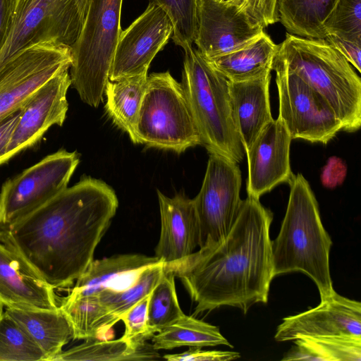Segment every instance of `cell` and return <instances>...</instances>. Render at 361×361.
I'll return each mask as SVG.
<instances>
[{
	"label": "cell",
	"mask_w": 361,
	"mask_h": 361,
	"mask_svg": "<svg viewBox=\"0 0 361 361\" xmlns=\"http://www.w3.org/2000/svg\"><path fill=\"white\" fill-rule=\"evenodd\" d=\"M157 196L161 233L155 257L170 267L182 262L199 247V224L193 199L182 194L169 197L159 190Z\"/></svg>",
	"instance_id": "obj_18"
},
{
	"label": "cell",
	"mask_w": 361,
	"mask_h": 361,
	"mask_svg": "<svg viewBox=\"0 0 361 361\" xmlns=\"http://www.w3.org/2000/svg\"><path fill=\"white\" fill-rule=\"evenodd\" d=\"M241 171L237 163L219 154H209L199 193L193 199L200 229L199 247L222 242L238 214Z\"/></svg>",
	"instance_id": "obj_11"
},
{
	"label": "cell",
	"mask_w": 361,
	"mask_h": 361,
	"mask_svg": "<svg viewBox=\"0 0 361 361\" xmlns=\"http://www.w3.org/2000/svg\"><path fill=\"white\" fill-rule=\"evenodd\" d=\"M182 86L190 104L203 145L239 163L244 149L231 106L228 80L192 45L184 47Z\"/></svg>",
	"instance_id": "obj_5"
},
{
	"label": "cell",
	"mask_w": 361,
	"mask_h": 361,
	"mask_svg": "<svg viewBox=\"0 0 361 361\" xmlns=\"http://www.w3.org/2000/svg\"><path fill=\"white\" fill-rule=\"evenodd\" d=\"M82 23L75 0H16L11 30L0 51V68L21 51L38 44L71 47Z\"/></svg>",
	"instance_id": "obj_8"
},
{
	"label": "cell",
	"mask_w": 361,
	"mask_h": 361,
	"mask_svg": "<svg viewBox=\"0 0 361 361\" xmlns=\"http://www.w3.org/2000/svg\"><path fill=\"white\" fill-rule=\"evenodd\" d=\"M140 144L177 153L201 145L182 84L169 71L147 75L137 125Z\"/></svg>",
	"instance_id": "obj_7"
},
{
	"label": "cell",
	"mask_w": 361,
	"mask_h": 361,
	"mask_svg": "<svg viewBox=\"0 0 361 361\" xmlns=\"http://www.w3.org/2000/svg\"><path fill=\"white\" fill-rule=\"evenodd\" d=\"M276 73L279 102L278 118L293 139L327 144L342 125L325 99L276 55Z\"/></svg>",
	"instance_id": "obj_9"
},
{
	"label": "cell",
	"mask_w": 361,
	"mask_h": 361,
	"mask_svg": "<svg viewBox=\"0 0 361 361\" xmlns=\"http://www.w3.org/2000/svg\"><path fill=\"white\" fill-rule=\"evenodd\" d=\"M71 85L69 69H64L42 85L21 108L8 144L4 163L33 146L53 125L61 126L66 117V94Z\"/></svg>",
	"instance_id": "obj_15"
},
{
	"label": "cell",
	"mask_w": 361,
	"mask_h": 361,
	"mask_svg": "<svg viewBox=\"0 0 361 361\" xmlns=\"http://www.w3.org/2000/svg\"><path fill=\"white\" fill-rule=\"evenodd\" d=\"M161 262L155 256L140 254L118 255L93 260L76 280L69 295H96L104 290H124L137 281L146 268Z\"/></svg>",
	"instance_id": "obj_21"
},
{
	"label": "cell",
	"mask_w": 361,
	"mask_h": 361,
	"mask_svg": "<svg viewBox=\"0 0 361 361\" xmlns=\"http://www.w3.org/2000/svg\"><path fill=\"white\" fill-rule=\"evenodd\" d=\"M324 27L326 35L361 40V0H338Z\"/></svg>",
	"instance_id": "obj_34"
},
{
	"label": "cell",
	"mask_w": 361,
	"mask_h": 361,
	"mask_svg": "<svg viewBox=\"0 0 361 361\" xmlns=\"http://www.w3.org/2000/svg\"><path fill=\"white\" fill-rule=\"evenodd\" d=\"M47 360L41 348L0 306V361Z\"/></svg>",
	"instance_id": "obj_30"
},
{
	"label": "cell",
	"mask_w": 361,
	"mask_h": 361,
	"mask_svg": "<svg viewBox=\"0 0 361 361\" xmlns=\"http://www.w3.org/2000/svg\"><path fill=\"white\" fill-rule=\"evenodd\" d=\"M21 108L8 114L0 121V165L4 164L6 148L16 123L20 116Z\"/></svg>",
	"instance_id": "obj_40"
},
{
	"label": "cell",
	"mask_w": 361,
	"mask_h": 361,
	"mask_svg": "<svg viewBox=\"0 0 361 361\" xmlns=\"http://www.w3.org/2000/svg\"><path fill=\"white\" fill-rule=\"evenodd\" d=\"M273 214L247 195L228 235L220 243L200 248L177 265L166 267L178 277L197 303L194 314L231 306L244 314L267 303L274 278Z\"/></svg>",
	"instance_id": "obj_2"
},
{
	"label": "cell",
	"mask_w": 361,
	"mask_h": 361,
	"mask_svg": "<svg viewBox=\"0 0 361 361\" xmlns=\"http://www.w3.org/2000/svg\"><path fill=\"white\" fill-rule=\"evenodd\" d=\"M173 32L169 15L159 6L149 1L145 11L121 30L109 80L147 74L152 61L166 45Z\"/></svg>",
	"instance_id": "obj_13"
},
{
	"label": "cell",
	"mask_w": 361,
	"mask_h": 361,
	"mask_svg": "<svg viewBox=\"0 0 361 361\" xmlns=\"http://www.w3.org/2000/svg\"><path fill=\"white\" fill-rule=\"evenodd\" d=\"M147 78V74H142L114 81L109 80L104 90L106 113L135 144H140L137 125Z\"/></svg>",
	"instance_id": "obj_24"
},
{
	"label": "cell",
	"mask_w": 361,
	"mask_h": 361,
	"mask_svg": "<svg viewBox=\"0 0 361 361\" xmlns=\"http://www.w3.org/2000/svg\"><path fill=\"white\" fill-rule=\"evenodd\" d=\"M152 340L157 350L181 346L202 348L223 345L233 348L218 326L185 314L155 334Z\"/></svg>",
	"instance_id": "obj_28"
},
{
	"label": "cell",
	"mask_w": 361,
	"mask_h": 361,
	"mask_svg": "<svg viewBox=\"0 0 361 361\" xmlns=\"http://www.w3.org/2000/svg\"><path fill=\"white\" fill-rule=\"evenodd\" d=\"M123 0H90L80 33L71 47V85L80 99L97 107L102 101L121 32Z\"/></svg>",
	"instance_id": "obj_6"
},
{
	"label": "cell",
	"mask_w": 361,
	"mask_h": 361,
	"mask_svg": "<svg viewBox=\"0 0 361 361\" xmlns=\"http://www.w3.org/2000/svg\"><path fill=\"white\" fill-rule=\"evenodd\" d=\"M7 314L20 324L41 348L47 361H52L63 347L73 338L70 322L57 309L5 307Z\"/></svg>",
	"instance_id": "obj_22"
},
{
	"label": "cell",
	"mask_w": 361,
	"mask_h": 361,
	"mask_svg": "<svg viewBox=\"0 0 361 361\" xmlns=\"http://www.w3.org/2000/svg\"><path fill=\"white\" fill-rule=\"evenodd\" d=\"M105 182H79L7 226L0 240L22 255L54 288L71 286L93 261L118 208Z\"/></svg>",
	"instance_id": "obj_1"
},
{
	"label": "cell",
	"mask_w": 361,
	"mask_h": 361,
	"mask_svg": "<svg viewBox=\"0 0 361 361\" xmlns=\"http://www.w3.org/2000/svg\"><path fill=\"white\" fill-rule=\"evenodd\" d=\"M165 269L162 262L154 264L146 268L128 288L121 291L104 290L96 295L120 319L123 313L151 293Z\"/></svg>",
	"instance_id": "obj_31"
},
{
	"label": "cell",
	"mask_w": 361,
	"mask_h": 361,
	"mask_svg": "<svg viewBox=\"0 0 361 361\" xmlns=\"http://www.w3.org/2000/svg\"><path fill=\"white\" fill-rule=\"evenodd\" d=\"M276 55L325 99L340 121L342 130L355 132L360 128V78L325 39L287 33Z\"/></svg>",
	"instance_id": "obj_4"
},
{
	"label": "cell",
	"mask_w": 361,
	"mask_h": 361,
	"mask_svg": "<svg viewBox=\"0 0 361 361\" xmlns=\"http://www.w3.org/2000/svg\"><path fill=\"white\" fill-rule=\"evenodd\" d=\"M300 336L361 337V303L335 291L316 307L283 318L274 338L287 341Z\"/></svg>",
	"instance_id": "obj_16"
},
{
	"label": "cell",
	"mask_w": 361,
	"mask_h": 361,
	"mask_svg": "<svg viewBox=\"0 0 361 361\" xmlns=\"http://www.w3.org/2000/svg\"><path fill=\"white\" fill-rule=\"evenodd\" d=\"M72 63L71 47L43 42L25 49L0 68V121L20 109L50 78Z\"/></svg>",
	"instance_id": "obj_12"
},
{
	"label": "cell",
	"mask_w": 361,
	"mask_h": 361,
	"mask_svg": "<svg viewBox=\"0 0 361 361\" xmlns=\"http://www.w3.org/2000/svg\"><path fill=\"white\" fill-rule=\"evenodd\" d=\"M278 49L279 44L263 32L257 39L241 49L206 60L228 80L241 82L271 72Z\"/></svg>",
	"instance_id": "obj_23"
},
{
	"label": "cell",
	"mask_w": 361,
	"mask_h": 361,
	"mask_svg": "<svg viewBox=\"0 0 361 361\" xmlns=\"http://www.w3.org/2000/svg\"><path fill=\"white\" fill-rule=\"evenodd\" d=\"M59 307L71 323L73 339H98L120 321L97 295H68Z\"/></svg>",
	"instance_id": "obj_25"
},
{
	"label": "cell",
	"mask_w": 361,
	"mask_h": 361,
	"mask_svg": "<svg viewBox=\"0 0 361 361\" xmlns=\"http://www.w3.org/2000/svg\"><path fill=\"white\" fill-rule=\"evenodd\" d=\"M16 0H0V51L8 37Z\"/></svg>",
	"instance_id": "obj_41"
},
{
	"label": "cell",
	"mask_w": 361,
	"mask_h": 361,
	"mask_svg": "<svg viewBox=\"0 0 361 361\" xmlns=\"http://www.w3.org/2000/svg\"><path fill=\"white\" fill-rule=\"evenodd\" d=\"M170 17L173 32L171 39L183 48L194 43L197 31V0H150Z\"/></svg>",
	"instance_id": "obj_33"
},
{
	"label": "cell",
	"mask_w": 361,
	"mask_h": 361,
	"mask_svg": "<svg viewBox=\"0 0 361 361\" xmlns=\"http://www.w3.org/2000/svg\"><path fill=\"white\" fill-rule=\"evenodd\" d=\"M239 353L223 350H203L199 347H190L178 354H166L164 359L169 361H228L239 358Z\"/></svg>",
	"instance_id": "obj_37"
},
{
	"label": "cell",
	"mask_w": 361,
	"mask_h": 361,
	"mask_svg": "<svg viewBox=\"0 0 361 361\" xmlns=\"http://www.w3.org/2000/svg\"><path fill=\"white\" fill-rule=\"evenodd\" d=\"M149 295H146L120 316L125 325L123 339L133 345L147 342L154 335L147 324V305Z\"/></svg>",
	"instance_id": "obj_35"
},
{
	"label": "cell",
	"mask_w": 361,
	"mask_h": 361,
	"mask_svg": "<svg viewBox=\"0 0 361 361\" xmlns=\"http://www.w3.org/2000/svg\"><path fill=\"white\" fill-rule=\"evenodd\" d=\"M238 7L263 28L279 22L277 0H217Z\"/></svg>",
	"instance_id": "obj_36"
},
{
	"label": "cell",
	"mask_w": 361,
	"mask_h": 361,
	"mask_svg": "<svg viewBox=\"0 0 361 361\" xmlns=\"http://www.w3.org/2000/svg\"><path fill=\"white\" fill-rule=\"evenodd\" d=\"M289 186L281 229L271 240L274 277L302 272L314 281L323 300L335 292L329 269L332 241L323 226L317 200L307 180L298 173Z\"/></svg>",
	"instance_id": "obj_3"
},
{
	"label": "cell",
	"mask_w": 361,
	"mask_h": 361,
	"mask_svg": "<svg viewBox=\"0 0 361 361\" xmlns=\"http://www.w3.org/2000/svg\"><path fill=\"white\" fill-rule=\"evenodd\" d=\"M75 1L78 4L79 11H80L82 18L84 20V18L85 17V15H86L87 8H88L90 0H75Z\"/></svg>",
	"instance_id": "obj_42"
},
{
	"label": "cell",
	"mask_w": 361,
	"mask_h": 361,
	"mask_svg": "<svg viewBox=\"0 0 361 361\" xmlns=\"http://www.w3.org/2000/svg\"><path fill=\"white\" fill-rule=\"evenodd\" d=\"M294 341L306 347L320 361L361 360V337L300 336Z\"/></svg>",
	"instance_id": "obj_32"
},
{
	"label": "cell",
	"mask_w": 361,
	"mask_h": 361,
	"mask_svg": "<svg viewBox=\"0 0 361 361\" xmlns=\"http://www.w3.org/2000/svg\"><path fill=\"white\" fill-rule=\"evenodd\" d=\"M358 71H361V40H354L328 34L324 38Z\"/></svg>",
	"instance_id": "obj_38"
},
{
	"label": "cell",
	"mask_w": 361,
	"mask_h": 361,
	"mask_svg": "<svg viewBox=\"0 0 361 361\" xmlns=\"http://www.w3.org/2000/svg\"><path fill=\"white\" fill-rule=\"evenodd\" d=\"M161 357L152 345L147 342L133 345L121 337L116 340H86L79 345L57 355L52 361L154 360Z\"/></svg>",
	"instance_id": "obj_27"
},
{
	"label": "cell",
	"mask_w": 361,
	"mask_h": 361,
	"mask_svg": "<svg viewBox=\"0 0 361 361\" xmlns=\"http://www.w3.org/2000/svg\"><path fill=\"white\" fill-rule=\"evenodd\" d=\"M264 32L238 7L217 0H197L194 43L205 59L241 49Z\"/></svg>",
	"instance_id": "obj_14"
},
{
	"label": "cell",
	"mask_w": 361,
	"mask_h": 361,
	"mask_svg": "<svg viewBox=\"0 0 361 361\" xmlns=\"http://www.w3.org/2000/svg\"><path fill=\"white\" fill-rule=\"evenodd\" d=\"M271 72L241 81L228 80L233 115L245 152L274 118L269 102Z\"/></svg>",
	"instance_id": "obj_20"
},
{
	"label": "cell",
	"mask_w": 361,
	"mask_h": 361,
	"mask_svg": "<svg viewBox=\"0 0 361 361\" xmlns=\"http://www.w3.org/2000/svg\"><path fill=\"white\" fill-rule=\"evenodd\" d=\"M346 173L345 162L337 157H331L322 170V183L326 188H335L343 182Z\"/></svg>",
	"instance_id": "obj_39"
},
{
	"label": "cell",
	"mask_w": 361,
	"mask_h": 361,
	"mask_svg": "<svg viewBox=\"0 0 361 361\" xmlns=\"http://www.w3.org/2000/svg\"><path fill=\"white\" fill-rule=\"evenodd\" d=\"M174 279V274L165 269L149 295L147 324L154 334L185 315L179 305Z\"/></svg>",
	"instance_id": "obj_29"
},
{
	"label": "cell",
	"mask_w": 361,
	"mask_h": 361,
	"mask_svg": "<svg viewBox=\"0 0 361 361\" xmlns=\"http://www.w3.org/2000/svg\"><path fill=\"white\" fill-rule=\"evenodd\" d=\"M292 138L279 118L270 121L245 152L248 174L247 195L259 198L295 177L290 164Z\"/></svg>",
	"instance_id": "obj_17"
},
{
	"label": "cell",
	"mask_w": 361,
	"mask_h": 361,
	"mask_svg": "<svg viewBox=\"0 0 361 361\" xmlns=\"http://www.w3.org/2000/svg\"><path fill=\"white\" fill-rule=\"evenodd\" d=\"M79 162L76 151L61 149L7 180L0 191V226L20 220L67 188Z\"/></svg>",
	"instance_id": "obj_10"
},
{
	"label": "cell",
	"mask_w": 361,
	"mask_h": 361,
	"mask_svg": "<svg viewBox=\"0 0 361 361\" xmlns=\"http://www.w3.org/2000/svg\"><path fill=\"white\" fill-rule=\"evenodd\" d=\"M338 0H277L279 21L289 34L324 39V24Z\"/></svg>",
	"instance_id": "obj_26"
},
{
	"label": "cell",
	"mask_w": 361,
	"mask_h": 361,
	"mask_svg": "<svg viewBox=\"0 0 361 361\" xmlns=\"http://www.w3.org/2000/svg\"><path fill=\"white\" fill-rule=\"evenodd\" d=\"M54 289L22 255L0 240V306L57 309Z\"/></svg>",
	"instance_id": "obj_19"
}]
</instances>
